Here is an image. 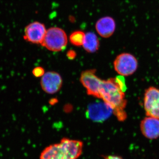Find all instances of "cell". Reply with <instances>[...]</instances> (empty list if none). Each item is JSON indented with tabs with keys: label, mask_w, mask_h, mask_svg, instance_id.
Returning a JSON list of instances; mask_svg holds the SVG:
<instances>
[{
	"label": "cell",
	"mask_w": 159,
	"mask_h": 159,
	"mask_svg": "<svg viewBox=\"0 0 159 159\" xmlns=\"http://www.w3.org/2000/svg\"><path fill=\"white\" fill-rule=\"evenodd\" d=\"M122 76L102 80L99 95L100 99L112 109L117 119L124 121L127 118L125 108L127 104L125 99V85Z\"/></svg>",
	"instance_id": "6da1fadb"
},
{
	"label": "cell",
	"mask_w": 159,
	"mask_h": 159,
	"mask_svg": "<svg viewBox=\"0 0 159 159\" xmlns=\"http://www.w3.org/2000/svg\"><path fill=\"white\" fill-rule=\"evenodd\" d=\"M83 145L82 141L63 138L59 143L46 147L39 159H77L82 153Z\"/></svg>",
	"instance_id": "7a4b0ae2"
},
{
	"label": "cell",
	"mask_w": 159,
	"mask_h": 159,
	"mask_svg": "<svg viewBox=\"0 0 159 159\" xmlns=\"http://www.w3.org/2000/svg\"><path fill=\"white\" fill-rule=\"evenodd\" d=\"M67 42L65 31L61 28L52 27L47 30L41 45L49 51H60L65 48Z\"/></svg>",
	"instance_id": "3957f363"
},
{
	"label": "cell",
	"mask_w": 159,
	"mask_h": 159,
	"mask_svg": "<svg viewBox=\"0 0 159 159\" xmlns=\"http://www.w3.org/2000/svg\"><path fill=\"white\" fill-rule=\"evenodd\" d=\"M114 69L121 76L133 74L138 68V61L135 56L129 53L119 54L114 61Z\"/></svg>",
	"instance_id": "277c9868"
},
{
	"label": "cell",
	"mask_w": 159,
	"mask_h": 159,
	"mask_svg": "<svg viewBox=\"0 0 159 159\" xmlns=\"http://www.w3.org/2000/svg\"><path fill=\"white\" fill-rule=\"evenodd\" d=\"M144 107L147 116L159 119V89L150 87L145 90Z\"/></svg>",
	"instance_id": "5b68a950"
},
{
	"label": "cell",
	"mask_w": 159,
	"mask_h": 159,
	"mask_svg": "<svg viewBox=\"0 0 159 159\" xmlns=\"http://www.w3.org/2000/svg\"><path fill=\"white\" fill-rule=\"evenodd\" d=\"M96 70L84 71L80 76V82L86 89L89 95L100 98L99 90L102 80L96 75Z\"/></svg>",
	"instance_id": "8992f818"
},
{
	"label": "cell",
	"mask_w": 159,
	"mask_h": 159,
	"mask_svg": "<svg viewBox=\"0 0 159 159\" xmlns=\"http://www.w3.org/2000/svg\"><path fill=\"white\" fill-rule=\"evenodd\" d=\"M47 30L43 23L34 21L26 26L24 31V39L28 42L41 44Z\"/></svg>",
	"instance_id": "52a82bcc"
},
{
	"label": "cell",
	"mask_w": 159,
	"mask_h": 159,
	"mask_svg": "<svg viewBox=\"0 0 159 159\" xmlns=\"http://www.w3.org/2000/svg\"><path fill=\"white\" fill-rule=\"evenodd\" d=\"M112 112V109L108 104L100 102L90 104L86 115L88 118L94 122H102L108 119Z\"/></svg>",
	"instance_id": "ba28073f"
},
{
	"label": "cell",
	"mask_w": 159,
	"mask_h": 159,
	"mask_svg": "<svg viewBox=\"0 0 159 159\" xmlns=\"http://www.w3.org/2000/svg\"><path fill=\"white\" fill-rule=\"evenodd\" d=\"M40 84L44 92L49 94H54L61 88L62 80L58 73L48 72L42 76Z\"/></svg>",
	"instance_id": "9c48e42d"
},
{
	"label": "cell",
	"mask_w": 159,
	"mask_h": 159,
	"mask_svg": "<svg viewBox=\"0 0 159 159\" xmlns=\"http://www.w3.org/2000/svg\"><path fill=\"white\" fill-rule=\"evenodd\" d=\"M140 129L142 134L147 139H155L159 137V119L147 116L141 121Z\"/></svg>",
	"instance_id": "30bf717a"
},
{
	"label": "cell",
	"mask_w": 159,
	"mask_h": 159,
	"mask_svg": "<svg viewBox=\"0 0 159 159\" xmlns=\"http://www.w3.org/2000/svg\"><path fill=\"white\" fill-rule=\"evenodd\" d=\"M116 29L115 20L110 16H105L99 19L96 24L97 33L101 37L107 38L114 34Z\"/></svg>",
	"instance_id": "8fae6325"
},
{
	"label": "cell",
	"mask_w": 159,
	"mask_h": 159,
	"mask_svg": "<svg viewBox=\"0 0 159 159\" xmlns=\"http://www.w3.org/2000/svg\"><path fill=\"white\" fill-rule=\"evenodd\" d=\"M83 47L84 50L89 53H94L98 51L99 47V42L97 35L91 32L85 34Z\"/></svg>",
	"instance_id": "7c38bea8"
},
{
	"label": "cell",
	"mask_w": 159,
	"mask_h": 159,
	"mask_svg": "<svg viewBox=\"0 0 159 159\" xmlns=\"http://www.w3.org/2000/svg\"><path fill=\"white\" fill-rule=\"evenodd\" d=\"M85 34L81 31H76L71 33L70 40L72 44L77 47L83 46L85 39Z\"/></svg>",
	"instance_id": "4fadbf2b"
},
{
	"label": "cell",
	"mask_w": 159,
	"mask_h": 159,
	"mask_svg": "<svg viewBox=\"0 0 159 159\" xmlns=\"http://www.w3.org/2000/svg\"><path fill=\"white\" fill-rule=\"evenodd\" d=\"M32 73L34 77H39L44 74V70L41 67H37L33 69Z\"/></svg>",
	"instance_id": "5bb4252c"
},
{
	"label": "cell",
	"mask_w": 159,
	"mask_h": 159,
	"mask_svg": "<svg viewBox=\"0 0 159 159\" xmlns=\"http://www.w3.org/2000/svg\"><path fill=\"white\" fill-rule=\"evenodd\" d=\"M104 159H122L121 157L118 156L110 155L106 157Z\"/></svg>",
	"instance_id": "9a60e30c"
},
{
	"label": "cell",
	"mask_w": 159,
	"mask_h": 159,
	"mask_svg": "<svg viewBox=\"0 0 159 159\" xmlns=\"http://www.w3.org/2000/svg\"><path fill=\"white\" fill-rule=\"evenodd\" d=\"M75 55H76V54H75L74 51H70L68 53V56L69 57H70L71 58H74Z\"/></svg>",
	"instance_id": "2e32d148"
}]
</instances>
